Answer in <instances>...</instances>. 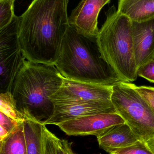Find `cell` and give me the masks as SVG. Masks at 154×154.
I'll use <instances>...</instances> for the list:
<instances>
[{"label":"cell","mask_w":154,"mask_h":154,"mask_svg":"<svg viewBox=\"0 0 154 154\" xmlns=\"http://www.w3.org/2000/svg\"><path fill=\"white\" fill-rule=\"evenodd\" d=\"M69 0H33L18 17V39L25 59L55 65L69 27Z\"/></svg>","instance_id":"1"},{"label":"cell","mask_w":154,"mask_h":154,"mask_svg":"<svg viewBox=\"0 0 154 154\" xmlns=\"http://www.w3.org/2000/svg\"><path fill=\"white\" fill-rule=\"evenodd\" d=\"M64 77L55 65L24 60L11 92L18 111L26 118L43 122L53 113L50 99L61 87Z\"/></svg>","instance_id":"2"},{"label":"cell","mask_w":154,"mask_h":154,"mask_svg":"<svg viewBox=\"0 0 154 154\" xmlns=\"http://www.w3.org/2000/svg\"><path fill=\"white\" fill-rule=\"evenodd\" d=\"M55 66L68 79L109 86L121 81L101 57L96 38L86 36L70 25Z\"/></svg>","instance_id":"3"},{"label":"cell","mask_w":154,"mask_h":154,"mask_svg":"<svg viewBox=\"0 0 154 154\" xmlns=\"http://www.w3.org/2000/svg\"><path fill=\"white\" fill-rule=\"evenodd\" d=\"M101 57L121 81L136 80L137 67L135 57L132 21L113 6L96 38Z\"/></svg>","instance_id":"4"},{"label":"cell","mask_w":154,"mask_h":154,"mask_svg":"<svg viewBox=\"0 0 154 154\" xmlns=\"http://www.w3.org/2000/svg\"><path fill=\"white\" fill-rule=\"evenodd\" d=\"M111 100L138 140L146 142L154 137V114L131 82L120 81L112 86Z\"/></svg>","instance_id":"5"},{"label":"cell","mask_w":154,"mask_h":154,"mask_svg":"<svg viewBox=\"0 0 154 154\" xmlns=\"http://www.w3.org/2000/svg\"><path fill=\"white\" fill-rule=\"evenodd\" d=\"M25 60L18 39V17L0 29V91L11 92L15 76Z\"/></svg>","instance_id":"6"},{"label":"cell","mask_w":154,"mask_h":154,"mask_svg":"<svg viewBox=\"0 0 154 154\" xmlns=\"http://www.w3.org/2000/svg\"><path fill=\"white\" fill-rule=\"evenodd\" d=\"M112 86L81 82L64 78L59 89L50 97L54 105L111 100Z\"/></svg>","instance_id":"7"},{"label":"cell","mask_w":154,"mask_h":154,"mask_svg":"<svg viewBox=\"0 0 154 154\" xmlns=\"http://www.w3.org/2000/svg\"><path fill=\"white\" fill-rule=\"evenodd\" d=\"M125 123L117 113H102L71 119L56 125L66 134L98 137L115 126Z\"/></svg>","instance_id":"8"},{"label":"cell","mask_w":154,"mask_h":154,"mask_svg":"<svg viewBox=\"0 0 154 154\" xmlns=\"http://www.w3.org/2000/svg\"><path fill=\"white\" fill-rule=\"evenodd\" d=\"M117 113L111 100L90 101L54 105L52 116L42 122L45 125L102 113Z\"/></svg>","instance_id":"9"},{"label":"cell","mask_w":154,"mask_h":154,"mask_svg":"<svg viewBox=\"0 0 154 154\" xmlns=\"http://www.w3.org/2000/svg\"><path fill=\"white\" fill-rule=\"evenodd\" d=\"M111 0H81L69 17L71 27L86 36L97 38L100 11Z\"/></svg>","instance_id":"10"},{"label":"cell","mask_w":154,"mask_h":154,"mask_svg":"<svg viewBox=\"0 0 154 154\" xmlns=\"http://www.w3.org/2000/svg\"><path fill=\"white\" fill-rule=\"evenodd\" d=\"M132 31L138 69L154 58V19L142 22L132 21Z\"/></svg>","instance_id":"11"},{"label":"cell","mask_w":154,"mask_h":154,"mask_svg":"<svg viewBox=\"0 0 154 154\" xmlns=\"http://www.w3.org/2000/svg\"><path fill=\"white\" fill-rule=\"evenodd\" d=\"M97 139L99 147L109 154L132 145L138 140L125 123L115 126Z\"/></svg>","instance_id":"12"},{"label":"cell","mask_w":154,"mask_h":154,"mask_svg":"<svg viewBox=\"0 0 154 154\" xmlns=\"http://www.w3.org/2000/svg\"><path fill=\"white\" fill-rule=\"evenodd\" d=\"M117 11L132 21L154 19V0H118Z\"/></svg>","instance_id":"13"},{"label":"cell","mask_w":154,"mask_h":154,"mask_svg":"<svg viewBox=\"0 0 154 154\" xmlns=\"http://www.w3.org/2000/svg\"><path fill=\"white\" fill-rule=\"evenodd\" d=\"M41 121L27 118L23 121L27 154H44V128Z\"/></svg>","instance_id":"14"},{"label":"cell","mask_w":154,"mask_h":154,"mask_svg":"<svg viewBox=\"0 0 154 154\" xmlns=\"http://www.w3.org/2000/svg\"><path fill=\"white\" fill-rule=\"evenodd\" d=\"M0 152L3 154H27L23 121L4 140L0 142Z\"/></svg>","instance_id":"15"},{"label":"cell","mask_w":154,"mask_h":154,"mask_svg":"<svg viewBox=\"0 0 154 154\" xmlns=\"http://www.w3.org/2000/svg\"><path fill=\"white\" fill-rule=\"evenodd\" d=\"M0 112L18 122H23L27 119L18 111L11 92L1 93Z\"/></svg>","instance_id":"16"},{"label":"cell","mask_w":154,"mask_h":154,"mask_svg":"<svg viewBox=\"0 0 154 154\" xmlns=\"http://www.w3.org/2000/svg\"><path fill=\"white\" fill-rule=\"evenodd\" d=\"M15 0H0V29L9 25L15 16Z\"/></svg>","instance_id":"17"},{"label":"cell","mask_w":154,"mask_h":154,"mask_svg":"<svg viewBox=\"0 0 154 154\" xmlns=\"http://www.w3.org/2000/svg\"><path fill=\"white\" fill-rule=\"evenodd\" d=\"M0 142H2L8 137L22 122H18L2 112H0Z\"/></svg>","instance_id":"18"},{"label":"cell","mask_w":154,"mask_h":154,"mask_svg":"<svg viewBox=\"0 0 154 154\" xmlns=\"http://www.w3.org/2000/svg\"><path fill=\"white\" fill-rule=\"evenodd\" d=\"M110 154H154L146 142L138 140L132 145L115 150Z\"/></svg>","instance_id":"19"},{"label":"cell","mask_w":154,"mask_h":154,"mask_svg":"<svg viewBox=\"0 0 154 154\" xmlns=\"http://www.w3.org/2000/svg\"><path fill=\"white\" fill-rule=\"evenodd\" d=\"M58 137L46 127L44 128V154H57Z\"/></svg>","instance_id":"20"},{"label":"cell","mask_w":154,"mask_h":154,"mask_svg":"<svg viewBox=\"0 0 154 154\" xmlns=\"http://www.w3.org/2000/svg\"><path fill=\"white\" fill-rule=\"evenodd\" d=\"M135 89L147 102L154 114V87L135 85Z\"/></svg>","instance_id":"21"},{"label":"cell","mask_w":154,"mask_h":154,"mask_svg":"<svg viewBox=\"0 0 154 154\" xmlns=\"http://www.w3.org/2000/svg\"><path fill=\"white\" fill-rule=\"evenodd\" d=\"M137 75L154 83V58L140 67L137 69Z\"/></svg>","instance_id":"22"},{"label":"cell","mask_w":154,"mask_h":154,"mask_svg":"<svg viewBox=\"0 0 154 154\" xmlns=\"http://www.w3.org/2000/svg\"><path fill=\"white\" fill-rule=\"evenodd\" d=\"M57 154H78L73 151L72 143L67 139L59 138L57 147Z\"/></svg>","instance_id":"23"},{"label":"cell","mask_w":154,"mask_h":154,"mask_svg":"<svg viewBox=\"0 0 154 154\" xmlns=\"http://www.w3.org/2000/svg\"><path fill=\"white\" fill-rule=\"evenodd\" d=\"M146 143L148 148L154 154V137L149 139Z\"/></svg>","instance_id":"24"},{"label":"cell","mask_w":154,"mask_h":154,"mask_svg":"<svg viewBox=\"0 0 154 154\" xmlns=\"http://www.w3.org/2000/svg\"><path fill=\"white\" fill-rule=\"evenodd\" d=\"M0 154H3L2 152H0Z\"/></svg>","instance_id":"25"}]
</instances>
